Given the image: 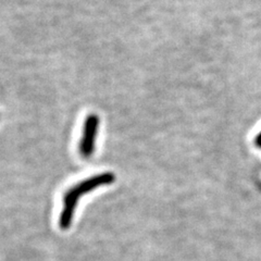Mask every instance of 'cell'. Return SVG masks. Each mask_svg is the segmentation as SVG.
Instances as JSON below:
<instances>
[{
	"instance_id": "6da1fadb",
	"label": "cell",
	"mask_w": 261,
	"mask_h": 261,
	"mask_svg": "<svg viewBox=\"0 0 261 261\" xmlns=\"http://www.w3.org/2000/svg\"><path fill=\"white\" fill-rule=\"evenodd\" d=\"M114 181H116V175L111 172H105L85 178L69 189L63 196V206L59 217L60 228L68 230L71 226L76 206L82 196L91 193V191L98 189V187L110 185Z\"/></svg>"
},
{
	"instance_id": "7a4b0ae2",
	"label": "cell",
	"mask_w": 261,
	"mask_h": 261,
	"mask_svg": "<svg viewBox=\"0 0 261 261\" xmlns=\"http://www.w3.org/2000/svg\"><path fill=\"white\" fill-rule=\"evenodd\" d=\"M98 128H99V118L96 114H89L85 119L83 135L79 146L80 152L84 158H89L95 151Z\"/></svg>"
},
{
	"instance_id": "3957f363",
	"label": "cell",
	"mask_w": 261,
	"mask_h": 261,
	"mask_svg": "<svg viewBox=\"0 0 261 261\" xmlns=\"http://www.w3.org/2000/svg\"><path fill=\"white\" fill-rule=\"evenodd\" d=\"M256 144L259 146V147H261V133L258 135V137H257V140H256Z\"/></svg>"
}]
</instances>
